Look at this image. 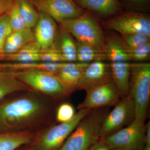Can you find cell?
Here are the masks:
<instances>
[{
	"label": "cell",
	"instance_id": "1",
	"mask_svg": "<svg viewBox=\"0 0 150 150\" xmlns=\"http://www.w3.org/2000/svg\"><path fill=\"white\" fill-rule=\"evenodd\" d=\"M59 102L31 90L11 94L0 102V132H36L56 123Z\"/></svg>",
	"mask_w": 150,
	"mask_h": 150
},
{
	"label": "cell",
	"instance_id": "2",
	"mask_svg": "<svg viewBox=\"0 0 150 150\" xmlns=\"http://www.w3.org/2000/svg\"><path fill=\"white\" fill-rule=\"evenodd\" d=\"M108 107L92 109L79 123L58 150H89L99 141L100 127Z\"/></svg>",
	"mask_w": 150,
	"mask_h": 150
},
{
	"label": "cell",
	"instance_id": "3",
	"mask_svg": "<svg viewBox=\"0 0 150 150\" xmlns=\"http://www.w3.org/2000/svg\"><path fill=\"white\" fill-rule=\"evenodd\" d=\"M92 110L80 109L70 121L54 123L35 132L32 141L23 147L26 150H59L81 120Z\"/></svg>",
	"mask_w": 150,
	"mask_h": 150
},
{
	"label": "cell",
	"instance_id": "4",
	"mask_svg": "<svg viewBox=\"0 0 150 150\" xmlns=\"http://www.w3.org/2000/svg\"><path fill=\"white\" fill-rule=\"evenodd\" d=\"M105 52L110 62L112 80L121 93V97L128 95L131 59L121 37L110 34L105 37Z\"/></svg>",
	"mask_w": 150,
	"mask_h": 150
},
{
	"label": "cell",
	"instance_id": "5",
	"mask_svg": "<svg viewBox=\"0 0 150 150\" xmlns=\"http://www.w3.org/2000/svg\"><path fill=\"white\" fill-rule=\"evenodd\" d=\"M128 95L134 103L135 118L145 123L150 95V64L131 63Z\"/></svg>",
	"mask_w": 150,
	"mask_h": 150
},
{
	"label": "cell",
	"instance_id": "6",
	"mask_svg": "<svg viewBox=\"0 0 150 150\" xmlns=\"http://www.w3.org/2000/svg\"><path fill=\"white\" fill-rule=\"evenodd\" d=\"M60 23L77 42L105 51V36L97 22L89 14L84 13L80 16L65 20Z\"/></svg>",
	"mask_w": 150,
	"mask_h": 150
},
{
	"label": "cell",
	"instance_id": "7",
	"mask_svg": "<svg viewBox=\"0 0 150 150\" xmlns=\"http://www.w3.org/2000/svg\"><path fill=\"white\" fill-rule=\"evenodd\" d=\"M10 72L30 90L59 102L67 97L59 80L52 73L42 71Z\"/></svg>",
	"mask_w": 150,
	"mask_h": 150
},
{
	"label": "cell",
	"instance_id": "8",
	"mask_svg": "<svg viewBox=\"0 0 150 150\" xmlns=\"http://www.w3.org/2000/svg\"><path fill=\"white\" fill-rule=\"evenodd\" d=\"M145 124L134 119L129 125L100 140L111 150H142L146 145Z\"/></svg>",
	"mask_w": 150,
	"mask_h": 150
},
{
	"label": "cell",
	"instance_id": "9",
	"mask_svg": "<svg viewBox=\"0 0 150 150\" xmlns=\"http://www.w3.org/2000/svg\"><path fill=\"white\" fill-rule=\"evenodd\" d=\"M103 119L100 139L111 135L129 125L135 118L134 103L129 95L121 98Z\"/></svg>",
	"mask_w": 150,
	"mask_h": 150
},
{
	"label": "cell",
	"instance_id": "10",
	"mask_svg": "<svg viewBox=\"0 0 150 150\" xmlns=\"http://www.w3.org/2000/svg\"><path fill=\"white\" fill-rule=\"evenodd\" d=\"M105 27L122 34L142 33L150 36L149 17L137 12L119 15L104 23Z\"/></svg>",
	"mask_w": 150,
	"mask_h": 150
},
{
	"label": "cell",
	"instance_id": "11",
	"mask_svg": "<svg viewBox=\"0 0 150 150\" xmlns=\"http://www.w3.org/2000/svg\"><path fill=\"white\" fill-rule=\"evenodd\" d=\"M86 93L85 99L78 105V110L110 107L115 105L122 98L113 80L92 89Z\"/></svg>",
	"mask_w": 150,
	"mask_h": 150
},
{
	"label": "cell",
	"instance_id": "12",
	"mask_svg": "<svg viewBox=\"0 0 150 150\" xmlns=\"http://www.w3.org/2000/svg\"><path fill=\"white\" fill-rule=\"evenodd\" d=\"M32 3L38 11L45 13L59 23L84 13L74 0H32Z\"/></svg>",
	"mask_w": 150,
	"mask_h": 150
},
{
	"label": "cell",
	"instance_id": "13",
	"mask_svg": "<svg viewBox=\"0 0 150 150\" xmlns=\"http://www.w3.org/2000/svg\"><path fill=\"white\" fill-rule=\"evenodd\" d=\"M112 80L110 64L100 61L91 62L84 71L77 90H83L86 92Z\"/></svg>",
	"mask_w": 150,
	"mask_h": 150
},
{
	"label": "cell",
	"instance_id": "14",
	"mask_svg": "<svg viewBox=\"0 0 150 150\" xmlns=\"http://www.w3.org/2000/svg\"><path fill=\"white\" fill-rule=\"evenodd\" d=\"M38 13L39 18L33 33L41 52L59 50L56 46L58 29L55 21L43 12L39 11Z\"/></svg>",
	"mask_w": 150,
	"mask_h": 150
},
{
	"label": "cell",
	"instance_id": "15",
	"mask_svg": "<svg viewBox=\"0 0 150 150\" xmlns=\"http://www.w3.org/2000/svg\"><path fill=\"white\" fill-rule=\"evenodd\" d=\"M89 63L65 62L55 76L68 97L76 90L84 71Z\"/></svg>",
	"mask_w": 150,
	"mask_h": 150
},
{
	"label": "cell",
	"instance_id": "16",
	"mask_svg": "<svg viewBox=\"0 0 150 150\" xmlns=\"http://www.w3.org/2000/svg\"><path fill=\"white\" fill-rule=\"evenodd\" d=\"M35 133L30 131L0 132V150H16L28 144Z\"/></svg>",
	"mask_w": 150,
	"mask_h": 150
},
{
	"label": "cell",
	"instance_id": "17",
	"mask_svg": "<svg viewBox=\"0 0 150 150\" xmlns=\"http://www.w3.org/2000/svg\"><path fill=\"white\" fill-rule=\"evenodd\" d=\"M81 8L101 15L108 16L113 15L121 9L118 0H75Z\"/></svg>",
	"mask_w": 150,
	"mask_h": 150
},
{
	"label": "cell",
	"instance_id": "18",
	"mask_svg": "<svg viewBox=\"0 0 150 150\" xmlns=\"http://www.w3.org/2000/svg\"><path fill=\"white\" fill-rule=\"evenodd\" d=\"M34 40V33L31 28H25L13 31L6 39L4 46V54L16 53L28 43Z\"/></svg>",
	"mask_w": 150,
	"mask_h": 150
},
{
	"label": "cell",
	"instance_id": "19",
	"mask_svg": "<svg viewBox=\"0 0 150 150\" xmlns=\"http://www.w3.org/2000/svg\"><path fill=\"white\" fill-rule=\"evenodd\" d=\"M40 51L39 46L33 41L28 43L16 53L4 54L3 60L20 63L40 62Z\"/></svg>",
	"mask_w": 150,
	"mask_h": 150
},
{
	"label": "cell",
	"instance_id": "20",
	"mask_svg": "<svg viewBox=\"0 0 150 150\" xmlns=\"http://www.w3.org/2000/svg\"><path fill=\"white\" fill-rule=\"evenodd\" d=\"M30 90L10 72L0 70V102L12 94Z\"/></svg>",
	"mask_w": 150,
	"mask_h": 150
},
{
	"label": "cell",
	"instance_id": "21",
	"mask_svg": "<svg viewBox=\"0 0 150 150\" xmlns=\"http://www.w3.org/2000/svg\"><path fill=\"white\" fill-rule=\"evenodd\" d=\"M77 61L82 63L105 62L108 60L105 51L89 45L77 42Z\"/></svg>",
	"mask_w": 150,
	"mask_h": 150
},
{
	"label": "cell",
	"instance_id": "22",
	"mask_svg": "<svg viewBox=\"0 0 150 150\" xmlns=\"http://www.w3.org/2000/svg\"><path fill=\"white\" fill-rule=\"evenodd\" d=\"M60 53L64 62H74L77 61L76 43L71 34L62 27Z\"/></svg>",
	"mask_w": 150,
	"mask_h": 150
},
{
	"label": "cell",
	"instance_id": "23",
	"mask_svg": "<svg viewBox=\"0 0 150 150\" xmlns=\"http://www.w3.org/2000/svg\"><path fill=\"white\" fill-rule=\"evenodd\" d=\"M20 12L25 27L31 28L37 23L39 13L27 0H18Z\"/></svg>",
	"mask_w": 150,
	"mask_h": 150
},
{
	"label": "cell",
	"instance_id": "24",
	"mask_svg": "<svg viewBox=\"0 0 150 150\" xmlns=\"http://www.w3.org/2000/svg\"><path fill=\"white\" fill-rule=\"evenodd\" d=\"M74 105L70 103L64 102L58 105L55 113L56 123H62L71 120L76 115Z\"/></svg>",
	"mask_w": 150,
	"mask_h": 150
},
{
	"label": "cell",
	"instance_id": "25",
	"mask_svg": "<svg viewBox=\"0 0 150 150\" xmlns=\"http://www.w3.org/2000/svg\"><path fill=\"white\" fill-rule=\"evenodd\" d=\"M121 35L123 43L130 48H139L150 42V36L143 33H137Z\"/></svg>",
	"mask_w": 150,
	"mask_h": 150
},
{
	"label": "cell",
	"instance_id": "26",
	"mask_svg": "<svg viewBox=\"0 0 150 150\" xmlns=\"http://www.w3.org/2000/svg\"><path fill=\"white\" fill-rule=\"evenodd\" d=\"M10 22L13 31L25 28V25L20 12L18 0H15L9 12Z\"/></svg>",
	"mask_w": 150,
	"mask_h": 150
},
{
	"label": "cell",
	"instance_id": "27",
	"mask_svg": "<svg viewBox=\"0 0 150 150\" xmlns=\"http://www.w3.org/2000/svg\"><path fill=\"white\" fill-rule=\"evenodd\" d=\"M12 32L9 14L8 13L0 17V54H4V46L6 39Z\"/></svg>",
	"mask_w": 150,
	"mask_h": 150
},
{
	"label": "cell",
	"instance_id": "28",
	"mask_svg": "<svg viewBox=\"0 0 150 150\" xmlns=\"http://www.w3.org/2000/svg\"><path fill=\"white\" fill-rule=\"evenodd\" d=\"M126 47L131 61L141 62L149 59L150 42L141 47L136 48H130L126 46Z\"/></svg>",
	"mask_w": 150,
	"mask_h": 150
},
{
	"label": "cell",
	"instance_id": "29",
	"mask_svg": "<svg viewBox=\"0 0 150 150\" xmlns=\"http://www.w3.org/2000/svg\"><path fill=\"white\" fill-rule=\"evenodd\" d=\"M40 62L46 63L64 62L62 54L59 50L40 52Z\"/></svg>",
	"mask_w": 150,
	"mask_h": 150
},
{
	"label": "cell",
	"instance_id": "30",
	"mask_svg": "<svg viewBox=\"0 0 150 150\" xmlns=\"http://www.w3.org/2000/svg\"><path fill=\"white\" fill-rule=\"evenodd\" d=\"M15 1V0H0V17L9 12Z\"/></svg>",
	"mask_w": 150,
	"mask_h": 150
},
{
	"label": "cell",
	"instance_id": "31",
	"mask_svg": "<svg viewBox=\"0 0 150 150\" xmlns=\"http://www.w3.org/2000/svg\"><path fill=\"white\" fill-rule=\"evenodd\" d=\"M89 150H111L106 144L103 142L102 140L99 141L94 144Z\"/></svg>",
	"mask_w": 150,
	"mask_h": 150
},
{
	"label": "cell",
	"instance_id": "32",
	"mask_svg": "<svg viewBox=\"0 0 150 150\" xmlns=\"http://www.w3.org/2000/svg\"><path fill=\"white\" fill-rule=\"evenodd\" d=\"M146 134V145L150 146V121L145 124Z\"/></svg>",
	"mask_w": 150,
	"mask_h": 150
},
{
	"label": "cell",
	"instance_id": "33",
	"mask_svg": "<svg viewBox=\"0 0 150 150\" xmlns=\"http://www.w3.org/2000/svg\"><path fill=\"white\" fill-rule=\"evenodd\" d=\"M142 150H150V146L149 145H145L144 147Z\"/></svg>",
	"mask_w": 150,
	"mask_h": 150
},
{
	"label": "cell",
	"instance_id": "34",
	"mask_svg": "<svg viewBox=\"0 0 150 150\" xmlns=\"http://www.w3.org/2000/svg\"><path fill=\"white\" fill-rule=\"evenodd\" d=\"M132 1L137 2H142L146 0H132Z\"/></svg>",
	"mask_w": 150,
	"mask_h": 150
},
{
	"label": "cell",
	"instance_id": "35",
	"mask_svg": "<svg viewBox=\"0 0 150 150\" xmlns=\"http://www.w3.org/2000/svg\"><path fill=\"white\" fill-rule=\"evenodd\" d=\"M4 54H0V60H3V59H4Z\"/></svg>",
	"mask_w": 150,
	"mask_h": 150
},
{
	"label": "cell",
	"instance_id": "36",
	"mask_svg": "<svg viewBox=\"0 0 150 150\" xmlns=\"http://www.w3.org/2000/svg\"><path fill=\"white\" fill-rule=\"evenodd\" d=\"M16 150H26L25 149H24V148L23 147V146L19 148V149H17Z\"/></svg>",
	"mask_w": 150,
	"mask_h": 150
},
{
	"label": "cell",
	"instance_id": "37",
	"mask_svg": "<svg viewBox=\"0 0 150 150\" xmlns=\"http://www.w3.org/2000/svg\"><path fill=\"white\" fill-rule=\"evenodd\" d=\"M111 150H127L123 149H111Z\"/></svg>",
	"mask_w": 150,
	"mask_h": 150
}]
</instances>
